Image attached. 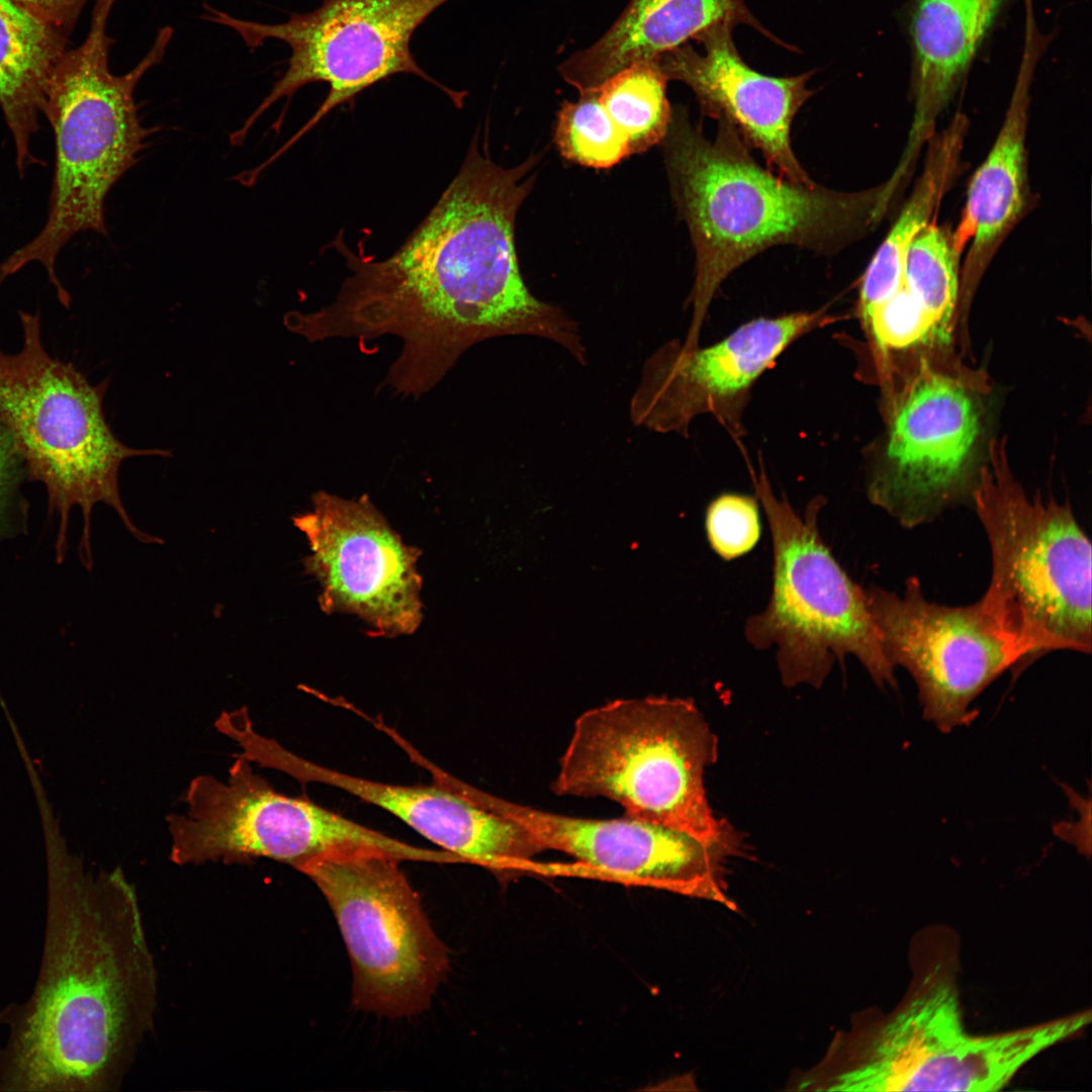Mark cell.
<instances>
[{
	"label": "cell",
	"mask_w": 1092,
	"mask_h": 1092,
	"mask_svg": "<svg viewBox=\"0 0 1092 1092\" xmlns=\"http://www.w3.org/2000/svg\"><path fill=\"white\" fill-rule=\"evenodd\" d=\"M538 157L504 168L474 136L460 170L420 225L388 258L333 246L350 275L335 301L296 315L309 340L395 335L402 351L388 379L405 394L430 389L472 344L530 333L568 348L575 338L556 308L534 297L515 247L518 209Z\"/></svg>",
	"instance_id": "obj_1"
},
{
	"label": "cell",
	"mask_w": 1092,
	"mask_h": 1092,
	"mask_svg": "<svg viewBox=\"0 0 1092 1092\" xmlns=\"http://www.w3.org/2000/svg\"><path fill=\"white\" fill-rule=\"evenodd\" d=\"M40 967L31 995L0 1011L1 1092L119 1089L153 1029L158 975L133 885L49 859Z\"/></svg>",
	"instance_id": "obj_2"
},
{
	"label": "cell",
	"mask_w": 1092,
	"mask_h": 1092,
	"mask_svg": "<svg viewBox=\"0 0 1092 1092\" xmlns=\"http://www.w3.org/2000/svg\"><path fill=\"white\" fill-rule=\"evenodd\" d=\"M717 122L708 139L677 106L661 142L672 198L695 249L688 348L697 347L715 294L742 264L779 245L841 251L876 226L898 191L889 179L858 192L786 179L763 169L731 124Z\"/></svg>",
	"instance_id": "obj_3"
},
{
	"label": "cell",
	"mask_w": 1092,
	"mask_h": 1092,
	"mask_svg": "<svg viewBox=\"0 0 1092 1092\" xmlns=\"http://www.w3.org/2000/svg\"><path fill=\"white\" fill-rule=\"evenodd\" d=\"M910 966L899 1004L837 1035L817 1066L795 1081L799 1090L999 1091L1027 1063L1085 1026L1074 1012L1001 1032H970L958 985V939L946 927L918 933Z\"/></svg>",
	"instance_id": "obj_4"
},
{
	"label": "cell",
	"mask_w": 1092,
	"mask_h": 1092,
	"mask_svg": "<svg viewBox=\"0 0 1092 1092\" xmlns=\"http://www.w3.org/2000/svg\"><path fill=\"white\" fill-rule=\"evenodd\" d=\"M116 1H96L86 38L66 50L52 71L43 113L54 131L56 159L47 221L32 241L0 264L1 286L27 264L40 263L67 309L71 297L58 277V256L78 233L107 236V194L138 162L153 132L141 123L133 93L146 73L162 62L173 36L170 26L161 27L130 71L112 74L107 23Z\"/></svg>",
	"instance_id": "obj_5"
},
{
	"label": "cell",
	"mask_w": 1092,
	"mask_h": 1092,
	"mask_svg": "<svg viewBox=\"0 0 1092 1092\" xmlns=\"http://www.w3.org/2000/svg\"><path fill=\"white\" fill-rule=\"evenodd\" d=\"M972 506L989 541L984 610L1022 652L1023 668L1056 650L1089 654L1091 543L1068 503L1029 497L1005 445L989 444Z\"/></svg>",
	"instance_id": "obj_6"
},
{
	"label": "cell",
	"mask_w": 1092,
	"mask_h": 1092,
	"mask_svg": "<svg viewBox=\"0 0 1092 1092\" xmlns=\"http://www.w3.org/2000/svg\"><path fill=\"white\" fill-rule=\"evenodd\" d=\"M22 346L6 353L0 346V418L22 456L27 479L41 482L49 513L60 529L57 558L63 559L70 511L82 510L84 527L80 555L88 568L90 517L96 504L115 510L124 526L142 542L161 540L140 531L122 505L118 471L135 456H169L159 449H134L121 443L103 412L108 380L92 385L73 363L53 357L43 346L38 311L18 310Z\"/></svg>",
	"instance_id": "obj_7"
},
{
	"label": "cell",
	"mask_w": 1092,
	"mask_h": 1092,
	"mask_svg": "<svg viewBox=\"0 0 1092 1092\" xmlns=\"http://www.w3.org/2000/svg\"><path fill=\"white\" fill-rule=\"evenodd\" d=\"M716 758V737L692 701L618 700L576 719L551 790L604 797L629 817L734 843L735 832L714 816L706 797L705 768Z\"/></svg>",
	"instance_id": "obj_8"
},
{
	"label": "cell",
	"mask_w": 1092,
	"mask_h": 1092,
	"mask_svg": "<svg viewBox=\"0 0 1092 1092\" xmlns=\"http://www.w3.org/2000/svg\"><path fill=\"white\" fill-rule=\"evenodd\" d=\"M772 539V586L766 608L745 624L755 648L777 647L787 686L820 687L835 661L853 655L880 687H895L873 623L864 588L855 583L824 543L818 526L824 499L799 515L775 495L764 473L753 474Z\"/></svg>",
	"instance_id": "obj_9"
},
{
	"label": "cell",
	"mask_w": 1092,
	"mask_h": 1092,
	"mask_svg": "<svg viewBox=\"0 0 1092 1092\" xmlns=\"http://www.w3.org/2000/svg\"><path fill=\"white\" fill-rule=\"evenodd\" d=\"M449 0H322L306 13L281 23L234 17L205 6L204 18L233 29L251 50L268 39L285 42L290 56L285 73L244 124L230 135L241 146L256 120L275 102L290 99L310 83L328 84L326 99L309 120L269 160L273 162L331 110L350 103L364 90L397 74H410L443 91L457 107L466 92L450 89L416 62L411 40L416 29Z\"/></svg>",
	"instance_id": "obj_10"
},
{
	"label": "cell",
	"mask_w": 1092,
	"mask_h": 1092,
	"mask_svg": "<svg viewBox=\"0 0 1092 1092\" xmlns=\"http://www.w3.org/2000/svg\"><path fill=\"white\" fill-rule=\"evenodd\" d=\"M379 852L317 859L300 873L323 893L339 925L353 974L352 1002L389 1018L429 1008L449 970L446 945L399 868Z\"/></svg>",
	"instance_id": "obj_11"
},
{
	"label": "cell",
	"mask_w": 1092,
	"mask_h": 1092,
	"mask_svg": "<svg viewBox=\"0 0 1092 1092\" xmlns=\"http://www.w3.org/2000/svg\"><path fill=\"white\" fill-rule=\"evenodd\" d=\"M937 363L920 358L891 387L887 441L868 483L871 502L906 529L972 505L983 466L980 386Z\"/></svg>",
	"instance_id": "obj_12"
},
{
	"label": "cell",
	"mask_w": 1092,
	"mask_h": 1092,
	"mask_svg": "<svg viewBox=\"0 0 1092 1092\" xmlns=\"http://www.w3.org/2000/svg\"><path fill=\"white\" fill-rule=\"evenodd\" d=\"M235 757L225 783L212 776L192 779L186 814L167 817L174 863H250L266 857L301 872L317 859L374 843L371 828L275 791L250 761Z\"/></svg>",
	"instance_id": "obj_13"
},
{
	"label": "cell",
	"mask_w": 1092,
	"mask_h": 1092,
	"mask_svg": "<svg viewBox=\"0 0 1092 1092\" xmlns=\"http://www.w3.org/2000/svg\"><path fill=\"white\" fill-rule=\"evenodd\" d=\"M869 611L891 665L914 679L923 717L948 733L977 715L974 700L1023 654L984 610L980 600L946 606L927 600L909 577L902 594L864 588Z\"/></svg>",
	"instance_id": "obj_14"
},
{
	"label": "cell",
	"mask_w": 1092,
	"mask_h": 1092,
	"mask_svg": "<svg viewBox=\"0 0 1092 1092\" xmlns=\"http://www.w3.org/2000/svg\"><path fill=\"white\" fill-rule=\"evenodd\" d=\"M293 523L309 544L303 565L321 585L326 614L356 615L373 636L410 635L420 627L421 551L403 543L367 495L316 492L312 509Z\"/></svg>",
	"instance_id": "obj_15"
},
{
	"label": "cell",
	"mask_w": 1092,
	"mask_h": 1092,
	"mask_svg": "<svg viewBox=\"0 0 1092 1092\" xmlns=\"http://www.w3.org/2000/svg\"><path fill=\"white\" fill-rule=\"evenodd\" d=\"M474 803L526 828L545 849L563 851L608 877L707 899L735 910L725 894L724 859L739 842H708L689 833L626 816L581 819L517 804L472 786Z\"/></svg>",
	"instance_id": "obj_16"
},
{
	"label": "cell",
	"mask_w": 1092,
	"mask_h": 1092,
	"mask_svg": "<svg viewBox=\"0 0 1092 1092\" xmlns=\"http://www.w3.org/2000/svg\"><path fill=\"white\" fill-rule=\"evenodd\" d=\"M257 761L301 784L336 787L384 809L443 850L490 870L500 880L517 875L546 850L519 823L480 807L439 780L429 786L370 781L313 763L271 738L259 746Z\"/></svg>",
	"instance_id": "obj_17"
},
{
	"label": "cell",
	"mask_w": 1092,
	"mask_h": 1092,
	"mask_svg": "<svg viewBox=\"0 0 1092 1092\" xmlns=\"http://www.w3.org/2000/svg\"><path fill=\"white\" fill-rule=\"evenodd\" d=\"M734 27L719 25L695 40L658 57L668 81L687 85L704 115L731 124L741 139L757 149L772 172L798 182L813 183L791 144L793 120L814 93L808 87L813 71L774 77L750 68L733 41Z\"/></svg>",
	"instance_id": "obj_18"
},
{
	"label": "cell",
	"mask_w": 1092,
	"mask_h": 1092,
	"mask_svg": "<svg viewBox=\"0 0 1092 1092\" xmlns=\"http://www.w3.org/2000/svg\"><path fill=\"white\" fill-rule=\"evenodd\" d=\"M822 310L750 321L721 342L681 348L659 364L652 400L664 429H682L700 414L719 417L742 399L752 383L795 340L815 328Z\"/></svg>",
	"instance_id": "obj_19"
},
{
	"label": "cell",
	"mask_w": 1092,
	"mask_h": 1092,
	"mask_svg": "<svg viewBox=\"0 0 1092 1092\" xmlns=\"http://www.w3.org/2000/svg\"><path fill=\"white\" fill-rule=\"evenodd\" d=\"M1004 120L989 154L972 177L961 220L952 234L960 253L971 243L960 281L959 317L970 306L987 267L1027 204L1029 92L1040 40L1033 28H1027Z\"/></svg>",
	"instance_id": "obj_20"
},
{
	"label": "cell",
	"mask_w": 1092,
	"mask_h": 1092,
	"mask_svg": "<svg viewBox=\"0 0 1092 1092\" xmlns=\"http://www.w3.org/2000/svg\"><path fill=\"white\" fill-rule=\"evenodd\" d=\"M719 25H747L786 47L744 0H630L596 41L563 60L557 71L578 93L595 90L629 65L658 58Z\"/></svg>",
	"instance_id": "obj_21"
},
{
	"label": "cell",
	"mask_w": 1092,
	"mask_h": 1092,
	"mask_svg": "<svg viewBox=\"0 0 1092 1092\" xmlns=\"http://www.w3.org/2000/svg\"><path fill=\"white\" fill-rule=\"evenodd\" d=\"M1002 0H916L910 23L914 116L901 161L910 165L933 134Z\"/></svg>",
	"instance_id": "obj_22"
},
{
	"label": "cell",
	"mask_w": 1092,
	"mask_h": 1092,
	"mask_svg": "<svg viewBox=\"0 0 1092 1092\" xmlns=\"http://www.w3.org/2000/svg\"><path fill=\"white\" fill-rule=\"evenodd\" d=\"M66 51L65 32L0 0V107L11 131L20 177L39 163L30 140L39 129L52 71Z\"/></svg>",
	"instance_id": "obj_23"
},
{
	"label": "cell",
	"mask_w": 1092,
	"mask_h": 1092,
	"mask_svg": "<svg viewBox=\"0 0 1092 1092\" xmlns=\"http://www.w3.org/2000/svg\"><path fill=\"white\" fill-rule=\"evenodd\" d=\"M968 124L967 118L959 114L947 127L929 139L923 171L863 274L858 299L860 318L903 286L906 252L915 237L931 222L957 174Z\"/></svg>",
	"instance_id": "obj_24"
},
{
	"label": "cell",
	"mask_w": 1092,
	"mask_h": 1092,
	"mask_svg": "<svg viewBox=\"0 0 1092 1092\" xmlns=\"http://www.w3.org/2000/svg\"><path fill=\"white\" fill-rule=\"evenodd\" d=\"M960 255L952 235L929 222L905 255L903 285L925 314L939 350L951 341L960 298Z\"/></svg>",
	"instance_id": "obj_25"
},
{
	"label": "cell",
	"mask_w": 1092,
	"mask_h": 1092,
	"mask_svg": "<svg viewBox=\"0 0 1092 1092\" xmlns=\"http://www.w3.org/2000/svg\"><path fill=\"white\" fill-rule=\"evenodd\" d=\"M667 81L655 58L629 65L595 89L631 155L646 152L667 133L672 117Z\"/></svg>",
	"instance_id": "obj_26"
},
{
	"label": "cell",
	"mask_w": 1092,
	"mask_h": 1092,
	"mask_svg": "<svg viewBox=\"0 0 1092 1092\" xmlns=\"http://www.w3.org/2000/svg\"><path fill=\"white\" fill-rule=\"evenodd\" d=\"M554 142L568 161L596 169L610 168L631 155L596 90L565 100L557 112Z\"/></svg>",
	"instance_id": "obj_27"
},
{
	"label": "cell",
	"mask_w": 1092,
	"mask_h": 1092,
	"mask_svg": "<svg viewBox=\"0 0 1092 1092\" xmlns=\"http://www.w3.org/2000/svg\"><path fill=\"white\" fill-rule=\"evenodd\" d=\"M705 528L711 548L722 559L746 554L761 534L756 499L738 493L720 494L707 508Z\"/></svg>",
	"instance_id": "obj_28"
},
{
	"label": "cell",
	"mask_w": 1092,
	"mask_h": 1092,
	"mask_svg": "<svg viewBox=\"0 0 1092 1092\" xmlns=\"http://www.w3.org/2000/svg\"><path fill=\"white\" fill-rule=\"evenodd\" d=\"M24 479H27L25 462L0 418V538L10 515L15 509H23L19 489Z\"/></svg>",
	"instance_id": "obj_29"
},
{
	"label": "cell",
	"mask_w": 1092,
	"mask_h": 1092,
	"mask_svg": "<svg viewBox=\"0 0 1092 1092\" xmlns=\"http://www.w3.org/2000/svg\"><path fill=\"white\" fill-rule=\"evenodd\" d=\"M24 11L63 32L71 29L87 0H10Z\"/></svg>",
	"instance_id": "obj_30"
}]
</instances>
